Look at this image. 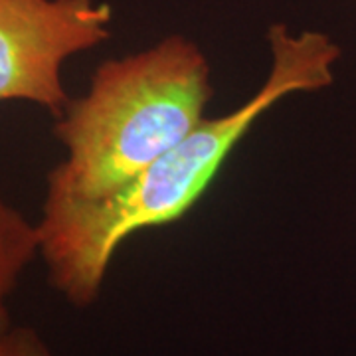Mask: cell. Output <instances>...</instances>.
<instances>
[{"label":"cell","mask_w":356,"mask_h":356,"mask_svg":"<svg viewBox=\"0 0 356 356\" xmlns=\"http://www.w3.org/2000/svg\"><path fill=\"white\" fill-rule=\"evenodd\" d=\"M267 42L271 65L264 86L234 111L206 117L123 188L102 198L46 188L38 222L40 257L51 287L70 305L86 309L97 301L117 250L131 236L188 214L267 109L291 93L318 91L334 81L332 67L341 48L327 34H293L285 24H273Z\"/></svg>","instance_id":"6da1fadb"},{"label":"cell","mask_w":356,"mask_h":356,"mask_svg":"<svg viewBox=\"0 0 356 356\" xmlns=\"http://www.w3.org/2000/svg\"><path fill=\"white\" fill-rule=\"evenodd\" d=\"M212 95L208 58L182 34L103 62L56 117L65 156L46 188L79 198L123 188L202 123Z\"/></svg>","instance_id":"7a4b0ae2"},{"label":"cell","mask_w":356,"mask_h":356,"mask_svg":"<svg viewBox=\"0 0 356 356\" xmlns=\"http://www.w3.org/2000/svg\"><path fill=\"white\" fill-rule=\"evenodd\" d=\"M97 0H0V103L28 102L60 117L72 102L62 70L111 36Z\"/></svg>","instance_id":"3957f363"},{"label":"cell","mask_w":356,"mask_h":356,"mask_svg":"<svg viewBox=\"0 0 356 356\" xmlns=\"http://www.w3.org/2000/svg\"><path fill=\"white\" fill-rule=\"evenodd\" d=\"M36 257H40L38 224H32L0 191V331L14 325L10 299Z\"/></svg>","instance_id":"277c9868"},{"label":"cell","mask_w":356,"mask_h":356,"mask_svg":"<svg viewBox=\"0 0 356 356\" xmlns=\"http://www.w3.org/2000/svg\"><path fill=\"white\" fill-rule=\"evenodd\" d=\"M0 356H51V350L32 327L10 325L0 331Z\"/></svg>","instance_id":"5b68a950"}]
</instances>
